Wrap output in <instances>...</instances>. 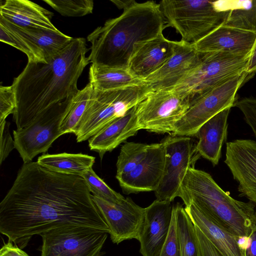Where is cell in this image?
Returning a JSON list of instances; mask_svg holds the SVG:
<instances>
[{
	"label": "cell",
	"mask_w": 256,
	"mask_h": 256,
	"mask_svg": "<svg viewBox=\"0 0 256 256\" xmlns=\"http://www.w3.org/2000/svg\"><path fill=\"white\" fill-rule=\"evenodd\" d=\"M78 227L110 233L84 178L37 162L24 163L0 203V233L16 242L54 230Z\"/></svg>",
	"instance_id": "1"
},
{
	"label": "cell",
	"mask_w": 256,
	"mask_h": 256,
	"mask_svg": "<svg viewBox=\"0 0 256 256\" xmlns=\"http://www.w3.org/2000/svg\"><path fill=\"white\" fill-rule=\"evenodd\" d=\"M86 40L72 39L47 62H28L11 85L16 108L13 120L16 129L26 127L52 108L70 106L79 92L77 84L90 63Z\"/></svg>",
	"instance_id": "2"
},
{
	"label": "cell",
	"mask_w": 256,
	"mask_h": 256,
	"mask_svg": "<svg viewBox=\"0 0 256 256\" xmlns=\"http://www.w3.org/2000/svg\"><path fill=\"white\" fill-rule=\"evenodd\" d=\"M123 12L88 36L92 65L128 69L136 46L162 33L167 26L160 4L111 0Z\"/></svg>",
	"instance_id": "3"
},
{
	"label": "cell",
	"mask_w": 256,
	"mask_h": 256,
	"mask_svg": "<svg viewBox=\"0 0 256 256\" xmlns=\"http://www.w3.org/2000/svg\"><path fill=\"white\" fill-rule=\"evenodd\" d=\"M177 197L185 206L193 204L215 223L239 238H248L255 217L254 204L236 200L224 192L208 172L188 169Z\"/></svg>",
	"instance_id": "4"
},
{
	"label": "cell",
	"mask_w": 256,
	"mask_h": 256,
	"mask_svg": "<svg viewBox=\"0 0 256 256\" xmlns=\"http://www.w3.org/2000/svg\"><path fill=\"white\" fill-rule=\"evenodd\" d=\"M160 5L167 26L174 28L182 40L194 44L224 24L230 10L218 1L162 0Z\"/></svg>",
	"instance_id": "5"
},
{
	"label": "cell",
	"mask_w": 256,
	"mask_h": 256,
	"mask_svg": "<svg viewBox=\"0 0 256 256\" xmlns=\"http://www.w3.org/2000/svg\"><path fill=\"white\" fill-rule=\"evenodd\" d=\"M150 92L146 84L112 90L94 89L75 134L77 142L88 140L110 122L125 115Z\"/></svg>",
	"instance_id": "6"
},
{
	"label": "cell",
	"mask_w": 256,
	"mask_h": 256,
	"mask_svg": "<svg viewBox=\"0 0 256 256\" xmlns=\"http://www.w3.org/2000/svg\"><path fill=\"white\" fill-rule=\"evenodd\" d=\"M250 58V55L201 53L198 64L172 88L192 100L232 78L246 72Z\"/></svg>",
	"instance_id": "7"
},
{
	"label": "cell",
	"mask_w": 256,
	"mask_h": 256,
	"mask_svg": "<svg viewBox=\"0 0 256 256\" xmlns=\"http://www.w3.org/2000/svg\"><path fill=\"white\" fill-rule=\"evenodd\" d=\"M248 74L244 72L236 76L192 100L185 114L175 124L172 135L194 136L206 122L234 106L237 92Z\"/></svg>",
	"instance_id": "8"
},
{
	"label": "cell",
	"mask_w": 256,
	"mask_h": 256,
	"mask_svg": "<svg viewBox=\"0 0 256 256\" xmlns=\"http://www.w3.org/2000/svg\"><path fill=\"white\" fill-rule=\"evenodd\" d=\"M190 100L174 88L150 92L136 105L139 130L172 134L175 124L186 112Z\"/></svg>",
	"instance_id": "9"
},
{
	"label": "cell",
	"mask_w": 256,
	"mask_h": 256,
	"mask_svg": "<svg viewBox=\"0 0 256 256\" xmlns=\"http://www.w3.org/2000/svg\"><path fill=\"white\" fill-rule=\"evenodd\" d=\"M162 142L166 148L162 177L154 192L157 200L172 202L177 197L180 185L188 170L194 167L201 156L196 143L190 136L170 135Z\"/></svg>",
	"instance_id": "10"
},
{
	"label": "cell",
	"mask_w": 256,
	"mask_h": 256,
	"mask_svg": "<svg viewBox=\"0 0 256 256\" xmlns=\"http://www.w3.org/2000/svg\"><path fill=\"white\" fill-rule=\"evenodd\" d=\"M108 234L84 227L50 231L40 235L41 256H102Z\"/></svg>",
	"instance_id": "11"
},
{
	"label": "cell",
	"mask_w": 256,
	"mask_h": 256,
	"mask_svg": "<svg viewBox=\"0 0 256 256\" xmlns=\"http://www.w3.org/2000/svg\"><path fill=\"white\" fill-rule=\"evenodd\" d=\"M70 106L49 110L26 127L13 131L15 148L24 163L32 162L36 156L47 152L54 141L62 135L60 123Z\"/></svg>",
	"instance_id": "12"
},
{
	"label": "cell",
	"mask_w": 256,
	"mask_h": 256,
	"mask_svg": "<svg viewBox=\"0 0 256 256\" xmlns=\"http://www.w3.org/2000/svg\"><path fill=\"white\" fill-rule=\"evenodd\" d=\"M92 200L107 224L112 242L135 238L139 240L145 217V208L126 198L119 204L110 203L95 196Z\"/></svg>",
	"instance_id": "13"
},
{
	"label": "cell",
	"mask_w": 256,
	"mask_h": 256,
	"mask_svg": "<svg viewBox=\"0 0 256 256\" xmlns=\"http://www.w3.org/2000/svg\"><path fill=\"white\" fill-rule=\"evenodd\" d=\"M224 162L238 182L241 195L256 206V142L236 140L227 142Z\"/></svg>",
	"instance_id": "14"
},
{
	"label": "cell",
	"mask_w": 256,
	"mask_h": 256,
	"mask_svg": "<svg viewBox=\"0 0 256 256\" xmlns=\"http://www.w3.org/2000/svg\"><path fill=\"white\" fill-rule=\"evenodd\" d=\"M166 161L164 143L148 144L144 158L131 172L116 178L124 193L155 192L163 176Z\"/></svg>",
	"instance_id": "15"
},
{
	"label": "cell",
	"mask_w": 256,
	"mask_h": 256,
	"mask_svg": "<svg viewBox=\"0 0 256 256\" xmlns=\"http://www.w3.org/2000/svg\"><path fill=\"white\" fill-rule=\"evenodd\" d=\"M200 56L192 44L175 41L171 57L144 80L145 84L150 92L172 88L198 64Z\"/></svg>",
	"instance_id": "16"
},
{
	"label": "cell",
	"mask_w": 256,
	"mask_h": 256,
	"mask_svg": "<svg viewBox=\"0 0 256 256\" xmlns=\"http://www.w3.org/2000/svg\"><path fill=\"white\" fill-rule=\"evenodd\" d=\"M170 202L154 200L145 208L140 252L142 256H158L166 240L172 218Z\"/></svg>",
	"instance_id": "17"
},
{
	"label": "cell",
	"mask_w": 256,
	"mask_h": 256,
	"mask_svg": "<svg viewBox=\"0 0 256 256\" xmlns=\"http://www.w3.org/2000/svg\"><path fill=\"white\" fill-rule=\"evenodd\" d=\"M0 24L26 42L38 62H47L66 47L73 39L59 30L22 28L10 23L0 16Z\"/></svg>",
	"instance_id": "18"
},
{
	"label": "cell",
	"mask_w": 256,
	"mask_h": 256,
	"mask_svg": "<svg viewBox=\"0 0 256 256\" xmlns=\"http://www.w3.org/2000/svg\"><path fill=\"white\" fill-rule=\"evenodd\" d=\"M256 42V33L223 24L192 44L200 53L223 52L250 56Z\"/></svg>",
	"instance_id": "19"
},
{
	"label": "cell",
	"mask_w": 256,
	"mask_h": 256,
	"mask_svg": "<svg viewBox=\"0 0 256 256\" xmlns=\"http://www.w3.org/2000/svg\"><path fill=\"white\" fill-rule=\"evenodd\" d=\"M175 41L163 34L138 44L129 61L128 69L134 76L144 80L162 67L172 56Z\"/></svg>",
	"instance_id": "20"
},
{
	"label": "cell",
	"mask_w": 256,
	"mask_h": 256,
	"mask_svg": "<svg viewBox=\"0 0 256 256\" xmlns=\"http://www.w3.org/2000/svg\"><path fill=\"white\" fill-rule=\"evenodd\" d=\"M54 14L28 0H6L0 6V16L14 25L26 28L58 30L52 24Z\"/></svg>",
	"instance_id": "21"
},
{
	"label": "cell",
	"mask_w": 256,
	"mask_h": 256,
	"mask_svg": "<svg viewBox=\"0 0 256 256\" xmlns=\"http://www.w3.org/2000/svg\"><path fill=\"white\" fill-rule=\"evenodd\" d=\"M138 130L136 106L125 115L114 120L89 138L88 146L102 159L106 152L112 151Z\"/></svg>",
	"instance_id": "22"
},
{
	"label": "cell",
	"mask_w": 256,
	"mask_h": 256,
	"mask_svg": "<svg viewBox=\"0 0 256 256\" xmlns=\"http://www.w3.org/2000/svg\"><path fill=\"white\" fill-rule=\"evenodd\" d=\"M184 209L192 220L223 256H245L237 236L220 226L193 204Z\"/></svg>",
	"instance_id": "23"
},
{
	"label": "cell",
	"mask_w": 256,
	"mask_h": 256,
	"mask_svg": "<svg viewBox=\"0 0 256 256\" xmlns=\"http://www.w3.org/2000/svg\"><path fill=\"white\" fill-rule=\"evenodd\" d=\"M230 108L221 111L204 124L195 136L198 139L196 148L201 156L214 166L218 163L222 144L226 138L228 118Z\"/></svg>",
	"instance_id": "24"
},
{
	"label": "cell",
	"mask_w": 256,
	"mask_h": 256,
	"mask_svg": "<svg viewBox=\"0 0 256 256\" xmlns=\"http://www.w3.org/2000/svg\"><path fill=\"white\" fill-rule=\"evenodd\" d=\"M89 83L97 90L121 89L145 84L144 80L133 76L126 68L98 66L91 64Z\"/></svg>",
	"instance_id": "25"
},
{
	"label": "cell",
	"mask_w": 256,
	"mask_h": 256,
	"mask_svg": "<svg viewBox=\"0 0 256 256\" xmlns=\"http://www.w3.org/2000/svg\"><path fill=\"white\" fill-rule=\"evenodd\" d=\"M51 170L66 174L82 176L92 168L95 157L82 154L66 152L44 154L36 161Z\"/></svg>",
	"instance_id": "26"
},
{
	"label": "cell",
	"mask_w": 256,
	"mask_h": 256,
	"mask_svg": "<svg viewBox=\"0 0 256 256\" xmlns=\"http://www.w3.org/2000/svg\"><path fill=\"white\" fill-rule=\"evenodd\" d=\"M181 256H200L194 226L180 203L174 206Z\"/></svg>",
	"instance_id": "27"
},
{
	"label": "cell",
	"mask_w": 256,
	"mask_h": 256,
	"mask_svg": "<svg viewBox=\"0 0 256 256\" xmlns=\"http://www.w3.org/2000/svg\"><path fill=\"white\" fill-rule=\"evenodd\" d=\"M224 24L256 33V0L232 2Z\"/></svg>",
	"instance_id": "28"
},
{
	"label": "cell",
	"mask_w": 256,
	"mask_h": 256,
	"mask_svg": "<svg viewBox=\"0 0 256 256\" xmlns=\"http://www.w3.org/2000/svg\"><path fill=\"white\" fill-rule=\"evenodd\" d=\"M93 91L94 88L90 83L80 90L61 122L60 130L62 135L68 133L76 134Z\"/></svg>",
	"instance_id": "29"
},
{
	"label": "cell",
	"mask_w": 256,
	"mask_h": 256,
	"mask_svg": "<svg viewBox=\"0 0 256 256\" xmlns=\"http://www.w3.org/2000/svg\"><path fill=\"white\" fill-rule=\"evenodd\" d=\"M148 146V144L140 142H124L118 158L116 177L133 170L145 157Z\"/></svg>",
	"instance_id": "30"
},
{
	"label": "cell",
	"mask_w": 256,
	"mask_h": 256,
	"mask_svg": "<svg viewBox=\"0 0 256 256\" xmlns=\"http://www.w3.org/2000/svg\"><path fill=\"white\" fill-rule=\"evenodd\" d=\"M86 180L90 192L100 198L110 203L119 204L126 198L111 188L102 178L90 168L82 176Z\"/></svg>",
	"instance_id": "31"
},
{
	"label": "cell",
	"mask_w": 256,
	"mask_h": 256,
	"mask_svg": "<svg viewBox=\"0 0 256 256\" xmlns=\"http://www.w3.org/2000/svg\"><path fill=\"white\" fill-rule=\"evenodd\" d=\"M54 10L65 16H82L92 13V0H44Z\"/></svg>",
	"instance_id": "32"
},
{
	"label": "cell",
	"mask_w": 256,
	"mask_h": 256,
	"mask_svg": "<svg viewBox=\"0 0 256 256\" xmlns=\"http://www.w3.org/2000/svg\"><path fill=\"white\" fill-rule=\"evenodd\" d=\"M158 256H181L174 206L169 232Z\"/></svg>",
	"instance_id": "33"
},
{
	"label": "cell",
	"mask_w": 256,
	"mask_h": 256,
	"mask_svg": "<svg viewBox=\"0 0 256 256\" xmlns=\"http://www.w3.org/2000/svg\"><path fill=\"white\" fill-rule=\"evenodd\" d=\"M0 40L18 50L26 54L28 61L38 62L26 42L19 36L0 24Z\"/></svg>",
	"instance_id": "34"
},
{
	"label": "cell",
	"mask_w": 256,
	"mask_h": 256,
	"mask_svg": "<svg viewBox=\"0 0 256 256\" xmlns=\"http://www.w3.org/2000/svg\"><path fill=\"white\" fill-rule=\"evenodd\" d=\"M16 108L14 94L12 86H0V124L13 114Z\"/></svg>",
	"instance_id": "35"
},
{
	"label": "cell",
	"mask_w": 256,
	"mask_h": 256,
	"mask_svg": "<svg viewBox=\"0 0 256 256\" xmlns=\"http://www.w3.org/2000/svg\"><path fill=\"white\" fill-rule=\"evenodd\" d=\"M234 106L242 112L245 120L256 137V98L250 97L236 100Z\"/></svg>",
	"instance_id": "36"
},
{
	"label": "cell",
	"mask_w": 256,
	"mask_h": 256,
	"mask_svg": "<svg viewBox=\"0 0 256 256\" xmlns=\"http://www.w3.org/2000/svg\"><path fill=\"white\" fill-rule=\"evenodd\" d=\"M10 124L6 120L0 124V164L15 148L14 141L9 132Z\"/></svg>",
	"instance_id": "37"
},
{
	"label": "cell",
	"mask_w": 256,
	"mask_h": 256,
	"mask_svg": "<svg viewBox=\"0 0 256 256\" xmlns=\"http://www.w3.org/2000/svg\"><path fill=\"white\" fill-rule=\"evenodd\" d=\"M194 226L198 238L200 256H223L200 230L194 224Z\"/></svg>",
	"instance_id": "38"
},
{
	"label": "cell",
	"mask_w": 256,
	"mask_h": 256,
	"mask_svg": "<svg viewBox=\"0 0 256 256\" xmlns=\"http://www.w3.org/2000/svg\"><path fill=\"white\" fill-rule=\"evenodd\" d=\"M0 256H29L24 251L16 246H14L10 242L5 244L0 250Z\"/></svg>",
	"instance_id": "39"
},
{
	"label": "cell",
	"mask_w": 256,
	"mask_h": 256,
	"mask_svg": "<svg viewBox=\"0 0 256 256\" xmlns=\"http://www.w3.org/2000/svg\"><path fill=\"white\" fill-rule=\"evenodd\" d=\"M248 239V246L246 248L245 256H256V211L252 232Z\"/></svg>",
	"instance_id": "40"
},
{
	"label": "cell",
	"mask_w": 256,
	"mask_h": 256,
	"mask_svg": "<svg viewBox=\"0 0 256 256\" xmlns=\"http://www.w3.org/2000/svg\"><path fill=\"white\" fill-rule=\"evenodd\" d=\"M246 72L248 74L256 72V42L250 56Z\"/></svg>",
	"instance_id": "41"
}]
</instances>
